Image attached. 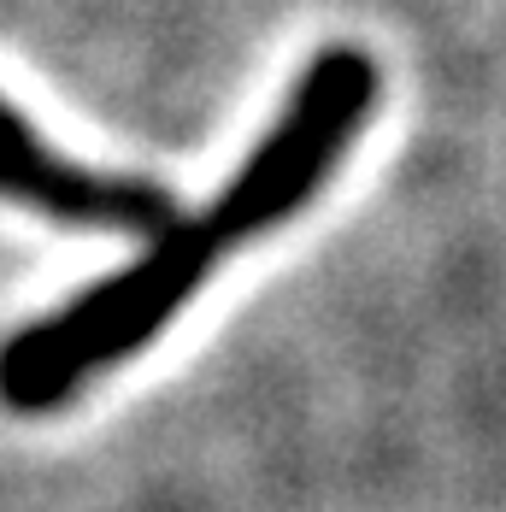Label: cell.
<instances>
[{
    "label": "cell",
    "mask_w": 506,
    "mask_h": 512,
    "mask_svg": "<svg viewBox=\"0 0 506 512\" xmlns=\"http://www.w3.org/2000/svg\"><path fill=\"white\" fill-rule=\"evenodd\" d=\"M230 236L212 212H189L159 230L124 271L101 277L59 312L12 330L0 342V401L12 412H48L71 401L95 371L130 359L189 307V295L212 277Z\"/></svg>",
    "instance_id": "cell-1"
},
{
    "label": "cell",
    "mask_w": 506,
    "mask_h": 512,
    "mask_svg": "<svg viewBox=\"0 0 506 512\" xmlns=\"http://www.w3.org/2000/svg\"><path fill=\"white\" fill-rule=\"evenodd\" d=\"M371 106H377V65L359 48H330L306 65L283 112L259 136V148L230 171L218 201L206 206L212 224L230 236V248L277 230L330 183L342 154L359 142Z\"/></svg>",
    "instance_id": "cell-2"
},
{
    "label": "cell",
    "mask_w": 506,
    "mask_h": 512,
    "mask_svg": "<svg viewBox=\"0 0 506 512\" xmlns=\"http://www.w3.org/2000/svg\"><path fill=\"white\" fill-rule=\"evenodd\" d=\"M0 195L18 206H36L53 224L124 230V236H142V242H153L159 230H171L183 218L177 201L148 177L89 171V165H71L53 148H42V136L12 106H0Z\"/></svg>",
    "instance_id": "cell-3"
}]
</instances>
